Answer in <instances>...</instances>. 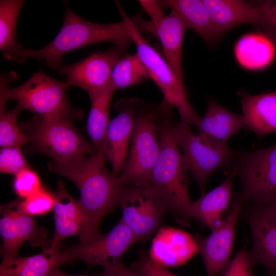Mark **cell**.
I'll list each match as a JSON object with an SVG mask.
<instances>
[{"label": "cell", "mask_w": 276, "mask_h": 276, "mask_svg": "<svg viewBox=\"0 0 276 276\" xmlns=\"http://www.w3.org/2000/svg\"><path fill=\"white\" fill-rule=\"evenodd\" d=\"M107 161L105 157L94 154L78 156L64 163L52 159L48 164L51 172L70 179L79 190L78 200L84 220L80 242H87L100 234V221L118 205L125 185L106 169Z\"/></svg>", "instance_id": "cell-1"}, {"label": "cell", "mask_w": 276, "mask_h": 276, "mask_svg": "<svg viewBox=\"0 0 276 276\" xmlns=\"http://www.w3.org/2000/svg\"><path fill=\"white\" fill-rule=\"evenodd\" d=\"M157 108L159 152L149 185L164 200L168 213L178 222L186 224L192 201L189 194V171L173 132L174 108L162 102Z\"/></svg>", "instance_id": "cell-2"}, {"label": "cell", "mask_w": 276, "mask_h": 276, "mask_svg": "<svg viewBox=\"0 0 276 276\" xmlns=\"http://www.w3.org/2000/svg\"><path fill=\"white\" fill-rule=\"evenodd\" d=\"M100 42L113 43L125 53L133 43L125 19L109 24L95 23L82 18L67 7L62 28L54 39L40 49H27L26 55L27 58L44 60L50 67L58 70L66 53Z\"/></svg>", "instance_id": "cell-3"}, {"label": "cell", "mask_w": 276, "mask_h": 276, "mask_svg": "<svg viewBox=\"0 0 276 276\" xmlns=\"http://www.w3.org/2000/svg\"><path fill=\"white\" fill-rule=\"evenodd\" d=\"M17 77L14 72L1 76L0 97L6 101H16L24 109L33 111L42 118H61L73 122L84 116L82 109L75 108L69 103L66 90L70 85L66 81L60 82L39 71L22 84L10 88V84Z\"/></svg>", "instance_id": "cell-4"}, {"label": "cell", "mask_w": 276, "mask_h": 276, "mask_svg": "<svg viewBox=\"0 0 276 276\" xmlns=\"http://www.w3.org/2000/svg\"><path fill=\"white\" fill-rule=\"evenodd\" d=\"M117 6L128 26L136 53L146 66L150 78L160 90L163 101L176 109L181 121L194 125L199 116L188 100L185 84L179 80L165 58L143 37L140 30L141 19L129 17L119 4Z\"/></svg>", "instance_id": "cell-5"}, {"label": "cell", "mask_w": 276, "mask_h": 276, "mask_svg": "<svg viewBox=\"0 0 276 276\" xmlns=\"http://www.w3.org/2000/svg\"><path fill=\"white\" fill-rule=\"evenodd\" d=\"M39 152L58 163H64L80 155L95 154L91 144L73 125L72 122L57 118L34 116L19 126Z\"/></svg>", "instance_id": "cell-6"}, {"label": "cell", "mask_w": 276, "mask_h": 276, "mask_svg": "<svg viewBox=\"0 0 276 276\" xmlns=\"http://www.w3.org/2000/svg\"><path fill=\"white\" fill-rule=\"evenodd\" d=\"M157 106L152 107L141 101L126 160L120 174L125 185H149L159 152L157 130Z\"/></svg>", "instance_id": "cell-7"}, {"label": "cell", "mask_w": 276, "mask_h": 276, "mask_svg": "<svg viewBox=\"0 0 276 276\" xmlns=\"http://www.w3.org/2000/svg\"><path fill=\"white\" fill-rule=\"evenodd\" d=\"M174 134L182 152L185 164L204 194L209 177L231 162L235 152L227 145L213 142L199 134L181 120L175 123Z\"/></svg>", "instance_id": "cell-8"}, {"label": "cell", "mask_w": 276, "mask_h": 276, "mask_svg": "<svg viewBox=\"0 0 276 276\" xmlns=\"http://www.w3.org/2000/svg\"><path fill=\"white\" fill-rule=\"evenodd\" d=\"M118 205L122 210L121 220L137 241L151 237L168 213L164 200L149 185H125Z\"/></svg>", "instance_id": "cell-9"}, {"label": "cell", "mask_w": 276, "mask_h": 276, "mask_svg": "<svg viewBox=\"0 0 276 276\" xmlns=\"http://www.w3.org/2000/svg\"><path fill=\"white\" fill-rule=\"evenodd\" d=\"M242 185V199L265 204L276 197V143L244 152L236 163Z\"/></svg>", "instance_id": "cell-10"}, {"label": "cell", "mask_w": 276, "mask_h": 276, "mask_svg": "<svg viewBox=\"0 0 276 276\" xmlns=\"http://www.w3.org/2000/svg\"><path fill=\"white\" fill-rule=\"evenodd\" d=\"M136 242L134 235L120 220L106 234H99L87 242H79L64 250L69 255L70 263L81 260L89 266H100L104 269L120 261Z\"/></svg>", "instance_id": "cell-11"}, {"label": "cell", "mask_w": 276, "mask_h": 276, "mask_svg": "<svg viewBox=\"0 0 276 276\" xmlns=\"http://www.w3.org/2000/svg\"><path fill=\"white\" fill-rule=\"evenodd\" d=\"M125 53L119 47H113L94 53L71 64H61L58 70L65 76L71 86L85 90L88 95L103 90L110 84L113 66Z\"/></svg>", "instance_id": "cell-12"}, {"label": "cell", "mask_w": 276, "mask_h": 276, "mask_svg": "<svg viewBox=\"0 0 276 276\" xmlns=\"http://www.w3.org/2000/svg\"><path fill=\"white\" fill-rule=\"evenodd\" d=\"M141 101L125 98L116 102L114 108L118 114L110 120L104 145V153L111 165L112 172L118 176L128 155L135 119Z\"/></svg>", "instance_id": "cell-13"}, {"label": "cell", "mask_w": 276, "mask_h": 276, "mask_svg": "<svg viewBox=\"0 0 276 276\" xmlns=\"http://www.w3.org/2000/svg\"><path fill=\"white\" fill-rule=\"evenodd\" d=\"M241 208L240 200L234 203L219 227L212 231L208 236L196 239L206 276H223L228 268Z\"/></svg>", "instance_id": "cell-14"}, {"label": "cell", "mask_w": 276, "mask_h": 276, "mask_svg": "<svg viewBox=\"0 0 276 276\" xmlns=\"http://www.w3.org/2000/svg\"><path fill=\"white\" fill-rule=\"evenodd\" d=\"M249 223L252 237L250 258L254 265L264 266L270 274L276 271V208L258 205Z\"/></svg>", "instance_id": "cell-15"}, {"label": "cell", "mask_w": 276, "mask_h": 276, "mask_svg": "<svg viewBox=\"0 0 276 276\" xmlns=\"http://www.w3.org/2000/svg\"><path fill=\"white\" fill-rule=\"evenodd\" d=\"M197 252V242L190 234L165 226L157 231L148 256L153 262L166 268L183 265Z\"/></svg>", "instance_id": "cell-16"}, {"label": "cell", "mask_w": 276, "mask_h": 276, "mask_svg": "<svg viewBox=\"0 0 276 276\" xmlns=\"http://www.w3.org/2000/svg\"><path fill=\"white\" fill-rule=\"evenodd\" d=\"M0 233L3 240V260L6 263L17 256L22 243L31 240L37 228L34 218L20 207L19 200L1 208Z\"/></svg>", "instance_id": "cell-17"}, {"label": "cell", "mask_w": 276, "mask_h": 276, "mask_svg": "<svg viewBox=\"0 0 276 276\" xmlns=\"http://www.w3.org/2000/svg\"><path fill=\"white\" fill-rule=\"evenodd\" d=\"M237 175V166L235 163L224 181L191 203L188 211L189 219L198 220L211 231L219 227L225 218V212L229 208L233 180Z\"/></svg>", "instance_id": "cell-18"}, {"label": "cell", "mask_w": 276, "mask_h": 276, "mask_svg": "<svg viewBox=\"0 0 276 276\" xmlns=\"http://www.w3.org/2000/svg\"><path fill=\"white\" fill-rule=\"evenodd\" d=\"M194 125L201 136L213 142L227 145L228 139L245 126V121L242 115L231 112L210 99L204 114L198 117Z\"/></svg>", "instance_id": "cell-19"}, {"label": "cell", "mask_w": 276, "mask_h": 276, "mask_svg": "<svg viewBox=\"0 0 276 276\" xmlns=\"http://www.w3.org/2000/svg\"><path fill=\"white\" fill-rule=\"evenodd\" d=\"M246 128L259 139L276 132V91L252 95L239 92Z\"/></svg>", "instance_id": "cell-20"}, {"label": "cell", "mask_w": 276, "mask_h": 276, "mask_svg": "<svg viewBox=\"0 0 276 276\" xmlns=\"http://www.w3.org/2000/svg\"><path fill=\"white\" fill-rule=\"evenodd\" d=\"M56 202L53 208L55 230L47 248L58 249L61 241L71 236H80L84 226V216L78 200L67 192L60 180L58 182Z\"/></svg>", "instance_id": "cell-21"}, {"label": "cell", "mask_w": 276, "mask_h": 276, "mask_svg": "<svg viewBox=\"0 0 276 276\" xmlns=\"http://www.w3.org/2000/svg\"><path fill=\"white\" fill-rule=\"evenodd\" d=\"M273 41L263 32H250L242 35L233 49L237 63L250 71L268 67L275 56L276 48Z\"/></svg>", "instance_id": "cell-22"}, {"label": "cell", "mask_w": 276, "mask_h": 276, "mask_svg": "<svg viewBox=\"0 0 276 276\" xmlns=\"http://www.w3.org/2000/svg\"><path fill=\"white\" fill-rule=\"evenodd\" d=\"M162 7L174 10L188 29L196 32L210 45L218 42L223 36L215 25L202 0H169L159 1Z\"/></svg>", "instance_id": "cell-23"}, {"label": "cell", "mask_w": 276, "mask_h": 276, "mask_svg": "<svg viewBox=\"0 0 276 276\" xmlns=\"http://www.w3.org/2000/svg\"><path fill=\"white\" fill-rule=\"evenodd\" d=\"M67 262H70V257L64 250L47 248L32 256L17 255L9 262L1 264L0 276H50Z\"/></svg>", "instance_id": "cell-24"}, {"label": "cell", "mask_w": 276, "mask_h": 276, "mask_svg": "<svg viewBox=\"0 0 276 276\" xmlns=\"http://www.w3.org/2000/svg\"><path fill=\"white\" fill-rule=\"evenodd\" d=\"M216 28L224 35L244 24L256 25L259 17L258 5L242 0H202Z\"/></svg>", "instance_id": "cell-25"}, {"label": "cell", "mask_w": 276, "mask_h": 276, "mask_svg": "<svg viewBox=\"0 0 276 276\" xmlns=\"http://www.w3.org/2000/svg\"><path fill=\"white\" fill-rule=\"evenodd\" d=\"M171 10L156 27L154 36L161 43L165 59L184 84L181 52L184 34L188 28L179 16Z\"/></svg>", "instance_id": "cell-26"}, {"label": "cell", "mask_w": 276, "mask_h": 276, "mask_svg": "<svg viewBox=\"0 0 276 276\" xmlns=\"http://www.w3.org/2000/svg\"><path fill=\"white\" fill-rule=\"evenodd\" d=\"M114 91L110 84L103 90L88 95L90 108L87 120L86 130L95 150L94 154L105 158L104 145L110 121V102Z\"/></svg>", "instance_id": "cell-27"}, {"label": "cell", "mask_w": 276, "mask_h": 276, "mask_svg": "<svg viewBox=\"0 0 276 276\" xmlns=\"http://www.w3.org/2000/svg\"><path fill=\"white\" fill-rule=\"evenodd\" d=\"M24 0L0 1V50L4 57L19 63L27 58V49L16 40L15 29L19 12L25 3Z\"/></svg>", "instance_id": "cell-28"}, {"label": "cell", "mask_w": 276, "mask_h": 276, "mask_svg": "<svg viewBox=\"0 0 276 276\" xmlns=\"http://www.w3.org/2000/svg\"><path fill=\"white\" fill-rule=\"evenodd\" d=\"M150 79L148 71L138 55L124 54L111 72L110 84L113 89L126 88Z\"/></svg>", "instance_id": "cell-29"}, {"label": "cell", "mask_w": 276, "mask_h": 276, "mask_svg": "<svg viewBox=\"0 0 276 276\" xmlns=\"http://www.w3.org/2000/svg\"><path fill=\"white\" fill-rule=\"evenodd\" d=\"M6 101L0 98V145L1 148L21 147L30 142L17 124L18 116L24 109L17 103L14 108L7 110Z\"/></svg>", "instance_id": "cell-30"}, {"label": "cell", "mask_w": 276, "mask_h": 276, "mask_svg": "<svg viewBox=\"0 0 276 276\" xmlns=\"http://www.w3.org/2000/svg\"><path fill=\"white\" fill-rule=\"evenodd\" d=\"M55 202V195L42 188L35 194L19 200V205L24 212L32 216L50 211L53 209Z\"/></svg>", "instance_id": "cell-31"}, {"label": "cell", "mask_w": 276, "mask_h": 276, "mask_svg": "<svg viewBox=\"0 0 276 276\" xmlns=\"http://www.w3.org/2000/svg\"><path fill=\"white\" fill-rule=\"evenodd\" d=\"M14 190L20 198H28L42 188L39 177L30 167L25 168L15 175Z\"/></svg>", "instance_id": "cell-32"}, {"label": "cell", "mask_w": 276, "mask_h": 276, "mask_svg": "<svg viewBox=\"0 0 276 276\" xmlns=\"http://www.w3.org/2000/svg\"><path fill=\"white\" fill-rule=\"evenodd\" d=\"M30 166L26 160L20 147L1 148L0 151V171L14 175L21 170Z\"/></svg>", "instance_id": "cell-33"}, {"label": "cell", "mask_w": 276, "mask_h": 276, "mask_svg": "<svg viewBox=\"0 0 276 276\" xmlns=\"http://www.w3.org/2000/svg\"><path fill=\"white\" fill-rule=\"evenodd\" d=\"M257 5L259 17L254 26L273 40L276 38V1H265Z\"/></svg>", "instance_id": "cell-34"}, {"label": "cell", "mask_w": 276, "mask_h": 276, "mask_svg": "<svg viewBox=\"0 0 276 276\" xmlns=\"http://www.w3.org/2000/svg\"><path fill=\"white\" fill-rule=\"evenodd\" d=\"M129 267L140 276H179L153 262L143 250Z\"/></svg>", "instance_id": "cell-35"}, {"label": "cell", "mask_w": 276, "mask_h": 276, "mask_svg": "<svg viewBox=\"0 0 276 276\" xmlns=\"http://www.w3.org/2000/svg\"><path fill=\"white\" fill-rule=\"evenodd\" d=\"M253 266L248 251L244 247L231 260L223 276H255Z\"/></svg>", "instance_id": "cell-36"}, {"label": "cell", "mask_w": 276, "mask_h": 276, "mask_svg": "<svg viewBox=\"0 0 276 276\" xmlns=\"http://www.w3.org/2000/svg\"><path fill=\"white\" fill-rule=\"evenodd\" d=\"M142 7L150 16L151 20L149 21L150 27V33L154 36L156 27L160 23L164 15L162 10V6L159 1H139Z\"/></svg>", "instance_id": "cell-37"}, {"label": "cell", "mask_w": 276, "mask_h": 276, "mask_svg": "<svg viewBox=\"0 0 276 276\" xmlns=\"http://www.w3.org/2000/svg\"><path fill=\"white\" fill-rule=\"evenodd\" d=\"M110 276H140L130 267L124 265L121 261L104 268Z\"/></svg>", "instance_id": "cell-38"}, {"label": "cell", "mask_w": 276, "mask_h": 276, "mask_svg": "<svg viewBox=\"0 0 276 276\" xmlns=\"http://www.w3.org/2000/svg\"><path fill=\"white\" fill-rule=\"evenodd\" d=\"M50 276H87L85 274L80 275H69L65 274L64 272H62L58 270L54 271Z\"/></svg>", "instance_id": "cell-39"}, {"label": "cell", "mask_w": 276, "mask_h": 276, "mask_svg": "<svg viewBox=\"0 0 276 276\" xmlns=\"http://www.w3.org/2000/svg\"><path fill=\"white\" fill-rule=\"evenodd\" d=\"M265 204H269L276 208V197L272 199L270 201Z\"/></svg>", "instance_id": "cell-40"}, {"label": "cell", "mask_w": 276, "mask_h": 276, "mask_svg": "<svg viewBox=\"0 0 276 276\" xmlns=\"http://www.w3.org/2000/svg\"><path fill=\"white\" fill-rule=\"evenodd\" d=\"M96 276H110L108 272L104 270V271L99 274H98Z\"/></svg>", "instance_id": "cell-41"}, {"label": "cell", "mask_w": 276, "mask_h": 276, "mask_svg": "<svg viewBox=\"0 0 276 276\" xmlns=\"http://www.w3.org/2000/svg\"><path fill=\"white\" fill-rule=\"evenodd\" d=\"M269 276H276V271H274L269 274Z\"/></svg>", "instance_id": "cell-42"}, {"label": "cell", "mask_w": 276, "mask_h": 276, "mask_svg": "<svg viewBox=\"0 0 276 276\" xmlns=\"http://www.w3.org/2000/svg\"><path fill=\"white\" fill-rule=\"evenodd\" d=\"M273 41H274L276 42V38H275Z\"/></svg>", "instance_id": "cell-43"}]
</instances>
